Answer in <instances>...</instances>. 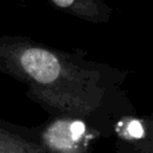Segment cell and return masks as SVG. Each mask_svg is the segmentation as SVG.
<instances>
[{"instance_id": "1", "label": "cell", "mask_w": 153, "mask_h": 153, "mask_svg": "<svg viewBox=\"0 0 153 153\" xmlns=\"http://www.w3.org/2000/svg\"><path fill=\"white\" fill-rule=\"evenodd\" d=\"M0 74L26 86L27 97L50 117L90 124L111 138L118 121L137 109L124 89L128 71L19 35H0Z\"/></svg>"}, {"instance_id": "2", "label": "cell", "mask_w": 153, "mask_h": 153, "mask_svg": "<svg viewBox=\"0 0 153 153\" xmlns=\"http://www.w3.org/2000/svg\"><path fill=\"white\" fill-rule=\"evenodd\" d=\"M40 144L48 153H91L102 136L90 124L70 117H50L36 126Z\"/></svg>"}, {"instance_id": "3", "label": "cell", "mask_w": 153, "mask_h": 153, "mask_svg": "<svg viewBox=\"0 0 153 153\" xmlns=\"http://www.w3.org/2000/svg\"><path fill=\"white\" fill-rule=\"evenodd\" d=\"M111 153H153V111L148 116H129L116 126Z\"/></svg>"}, {"instance_id": "4", "label": "cell", "mask_w": 153, "mask_h": 153, "mask_svg": "<svg viewBox=\"0 0 153 153\" xmlns=\"http://www.w3.org/2000/svg\"><path fill=\"white\" fill-rule=\"evenodd\" d=\"M0 153H48L40 144L36 128L0 121Z\"/></svg>"}, {"instance_id": "5", "label": "cell", "mask_w": 153, "mask_h": 153, "mask_svg": "<svg viewBox=\"0 0 153 153\" xmlns=\"http://www.w3.org/2000/svg\"><path fill=\"white\" fill-rule=\"evenodd\" d=\"M59 11L94 24L109 23L113 8L105 0H48Z\"/></svg>"}]
</instances>
